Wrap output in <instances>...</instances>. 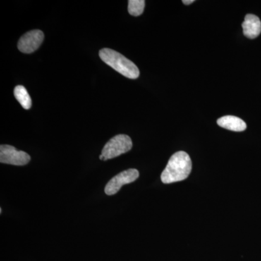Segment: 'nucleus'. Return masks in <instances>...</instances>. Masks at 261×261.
I'll list each match as a JSON object with an SVG mask.
<instances>
[{
  "label": "nucleus",
  "mask_w": 261,
  "mask_h": 261,
  "mask_svg": "<svg viewBox=\"0 0 261 261\" xmlns=\"http://www.w3.org/2000/svg\"><path fill=\"white\" fill-rule=\"evenodd\" d=\"M243 34L249 39H255L261 33V22L256 15L247 14L243 23Z\"/></svg>",
  "instance_id": "nucleus-7"
},
{
  "label": "nucleus",
  "mask_w": 261,
  "mask_h": 261,
  "mask_svg": "<svg viewBox=\"0 0 261 261\" xmlns=\"http://www.w3.org/2000/svg\"><path fill=\"white\" fill-rule=\"evenodd\" d=\"M192 163L190 155L179 151L171 156L161 174L163 184H171L186 179L192 171Z\"/></svg>",
  "instance_id": "nucleus-1"
},
{
  "label": "nucleus",
  "mask_w": 261,
  "mask_h": 261,
  "mask_svg": "<svg viewBox=\"0 0 261 261\" xmlns=\"http://www.w3.org/2000/svg\"><path fill=\"white\" fill-rule=\"evenodd\" d=\"M31 161L30 155L23 151L17 150L11 145L0 146V162L14 166H25Z\"/></svg>",
  "instance_id": "nucleus-5"
},
{
  "label": "nucleus",
  "mask_w": 261,
  "mask_h": 261,
  "mask_svg": "<svg viewBox=\"0 0 261 261\" xmlns=\"http://www.w3.org/2000/svg\"><path fill=\"white\" fill-rule=\"evenodd\" d=\"M132 148V141L128 136L119 135L111 139L103 147L102 154L106 161L126 153Z\"/></svg>",
  "instance_id": "nucleus-3"
},
{
  "label": "nucleus",
  "mask_w": 261,
  "mask_h": 261,
  "mask_svg": "<svg viewBox=\"0 0 261 261\" xmlns=\"http://www.w3.org/2000/svg\"><path fill=\"white\" fill-rule=\"evenodd\" d=\"M145 6V0H129L128 5V13L133 16H140L143 13Z\"/></svg>",
  "instance_id": "nucleus-10"
},
{
  "label": "nucleus",
  "mask_w": 261,
  "mask_h": 261,
  "mask_svg": "<svg viewBox=\"0 0 261 261\" xmlns=\"http://www.w3.org/2000/svg\"><path fill=\"white\" fill-rule=\"evenodd\" d=\"M14 95L22 107L25 110L30 109L32 107V101L27 89L23 86L18 85L14 89Z\"/></svg>",
  "instance_id": "nucleus-9"
},
{
  "label": "nucleus",
  "mask_w": 261,
  "mask_h": 261,
  "mask_svg": "<svg viewBox=\"0 0 261 261\" xmlns=\"http://www.w3.org/2000/svg\"><path fill=\"white\" fill-rule=\"evenodd\" d=\"M140 176V173L135 168H130L122 171L111 178L105 188L106 195H113L121 190L122 186L135 181Z\"/></svg>",
  "instance_id": "nucleus-4"
},
{
  "label": "nucleus",
  "mask_w": 261,
  "mask_h": 261,
  "mask_svg": "<svg viewBox=\"0 0 261 261\" xmlns=\"http://www.w3.org/2000/svg\"><path fill=\"white\" fill-rule=\"evenodd\" d=\"M194 0H184L183 3L185 5H191L192 3H194Z\"/></svg>",
  "instance_id": "nucleus-11"
},
{
  "label": "nucleus",
  "mask_w": 261,
  "mask_h": 261,
  "mask_svg": "<svg viewBox=\"0 0 261 261\" xmlns=\"http://www.w3.org/2000/svg\"><path fill=\"white\" fill-rule=\"evenodd\" d=\"M99 56L104 63L126 78L136 80L140 76V70L137 65L121 53L109 48H104L100 49Z\"/></svg>",
  "instance_id": "nucleus-2"
},
{
  "label": "nucleus",
  "mask_w": 261,
  "mask_h": 261,
  "mask_svg": "<svg viewBox=\"0 0 261 261\" xmlns=\"http://www.w3.org/2000/svg\"><path fill=\"white\" fill-rule=\"evenodd\" d=\"M99 159H100L101 161H106V159H105L104 156H103L102 154L99 155Z\"/></svg>",
  "instance_id": "nucleus-12"
},
{
  "label": "nucleus",
  "mask_w": 261,
  "mask_h": 261,
  "mask_svg": "<svg viewBox=\"0 0 261 261\" xmlns=\"http://www.w3.org/2000/svg\"><path fill=\"white\" fill-rule=\"evenodd\" d=\"M44 33L40 30H33L24 34L19 39L18 48L21 53L30 54L37 50L44 41Z\"/></svg>",
  "instance_id": "nucleus-6"
},
{
  "label": "nucleus",
  "mask_w": 261,
  "mask_h": 261,
  "mask_svg": "<svg viewBox=\"0 0 261 261\" xmlns=\"http://www.w3.org/2000/svg\"><path fill=\"white\" fill-rule=\"evenodd\" d=\"M219 126L232 132H243L247 128V124L243 120L233 116L221 117L217 120Z\"/></svg>",
  "instance_id": "nucleus-8"
}]
</instances>
